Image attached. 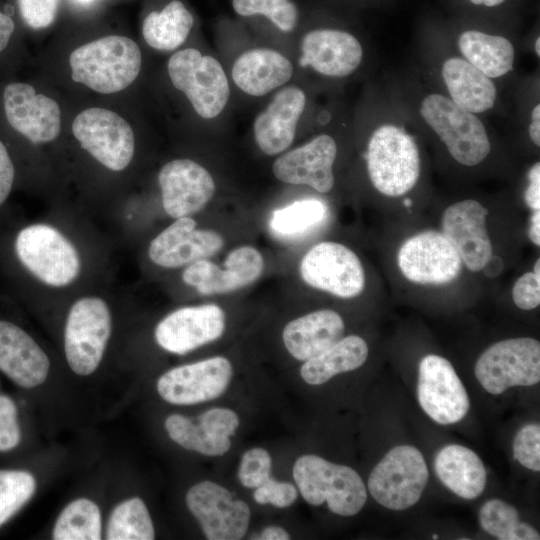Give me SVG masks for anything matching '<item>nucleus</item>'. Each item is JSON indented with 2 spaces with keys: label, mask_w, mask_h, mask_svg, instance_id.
I'll return each instance as SVG.
<instances>
[{
  "label": "nucleus",
  "mask_w": 540,
  "mask_h": 540,
  "mask_svg": "<svg viewBox=\"0 0 540 540\" xmlns=\"http://www.w3.org/2000/svg\"><path fill=\"white\" fill-rule=\"evenodd\" d=\"M69 65L75 82L98 93L112 94L124 90L136 80L142 56L132 39L110 35L73 50Z\"/></svg>",
  "instance_id": "f257e3e1"
},
{
  "label": "nucleus",
  "mask_w": 540,
  "mask_h": 540,
  "mask_svg": "<svg viewBox=\"0 0 540 540\" xmlns=\"http://www.w3.org/2000/svg\"><path fill=\"white\" fill-rule=\"evenodd\" d=\"M10 250L20 268L52 287L71 284L81 271V259L75 246L48 224L33 223L18 229Z\"/></svg>",
  "instance_id": "f03ea898"
},
{
  "label": "nucleus",
  "mask_w": 540,
  "mask_h": 540,
  "mask_svg": "<svg viewBox=\"0 0 540 540\" xmlns=\"http://www.w3.org/2000/svg\"><path fill=\"white\" fill-rule=\"evenodd\" d=\"M293 478L307 503L319 506L327 502L328 508L341 516L357 514L367 500L365 484L354 469L316 455L299 457Z\"/></svg>",
  "instance_id": "7ed1b4c3"
},
{
  "label": "nucleus",
  "mask_w": 540,
  "mask_h": 540,
  "mask_svg": "<svg viewBox=\"0 0 540 540\" xmlns=\"http://www.w3.org/2000/svg\"><path fill=\"white\" fill-rule=\"evenodd\" d=\"M366 161L371 183L386 196L404 195L418 181V148L401 127L386 124L377 128L368 142Z\"/></svg>",
  "instance_id": "20e7f679"
},
{
  "label": "nucleus",
  "mask_w": 540,
  "mask_h": 540,
  "mask_svg": "<svg viewBox=\"0 0 540 540\" xmlns=\"http://www.w3.org/2000/svg\"><path fill=\"white\" fill-rule=\"evenodd\" d=\"M112 331L107 303L97 296L76 300L69 309L64 328V351L70 369L79 376L96 371Z\"/></svg>",
  "instance_id": "39448f33"
},
{
  "label": "nucleus",
  "mask_w": 540,
  "mask_h": 540,
  "mask_svg": "<svg viewBox=\"0 0 540 540\" xmlns=\"http://www.w3.org/2000/svg\"><path fill=\"white\" fill-rule=\"evenodd\" d=\"M426 123L446 145L450 155L460 164L475 166L489 154L491 145L480 119L458 107L450 98L433 93L420 106Z\"/></svg>",
  "instance_id": "423d86ee"
},
{
  "label": "nucleus",
  "mask_w": 540,
  "mask_h": 540,
  "mask_svg": "<svg viewBox=\"0 0 540 540\" xmlns=\"http://www.w3.org/2000/svg\"><path fill=\"white\" fill-rule=\"evenodd\" d=\"M167 70L173 86L183 92L195 112L204 119L218 116L225 108L229 83L217 59L194 48L175 52Z\"/></svg>",
  "instance_id": "0eeeda50"
},
{
  "label": "nucleus",
  "mask_w": 540,
  "mask_h": 540,
  "mask_svg": "<svg viewBox=\"0 0 540 540\" xmlns=\"http://www.w3.org/2000/svg\"><path fill=\"white\" fill-rule=\"evenodd\" d=\"M428 477L422 453L416 447L400 445L392 448L372 470L368 490L382 506L405 510L419 501Z\"/></svg>",
  "instance_id": "6e6552de"
},
{
  "label": "nucleus",
  "mask_w": 540,
  "mask_h": 540,
  "mask_svg": "<svg viewBox=\"0 0 540 540\" xmlns=\"http://www.w3.org/2000/svg\"><path fill=\"white\" fill-rule=\"evenodd\" d=\"M475 376L490 394L540 381V343L521 337L499 341L486 349L475 365Z\"/></svg>",
  "instance_id": "1a4fd4ad"
},
{
  "label": "nucleus",
  "mask_w": 540,
  "mask_h": 540,
  "mask_svg": "<svg viewBox=\"0 0 540 540\" xmlns=\"http://www.w3.org/2000/svg\"><path fill=\"white\" fill-rule=\"evenodd\" d=\"M0 110L7 127L32 144L49 143L60 133L59 105L29 83L6 82L0 89Z\"/></svg>",
  "instance_id": "9d476101"
},
{
  "label": "nucleus",
  "mask_w": 540,
  "mask_h": 540,
  "mask_svg": "<svg viewBox=\"0 0 540 540\" xmlns=\"http://www.w3.org/2000/svg\"><path fill=\"white\" fill-rule=\"evenodd\" d=\"M72 133L82 148L107 169L122 171L133 159V129L112 110L92 107L81 111L72 122Z\"/></svg>",
  "instance_id": "9b49d317"
},
{
  "label": "nucleus",
  "mask_w": 540,
  "mask_h": 540,
  "mask_svg": "<svg viewBox=\"0 0 540 540\" xmlns=\"http://www.w3.org/2000/svg\"><path fill=\"white\" fill-rule=\"evenodd\" d=\"M299 273L312 288L339 298H353L365 287V273L357 255L343 244L324 241L301 259Z\"/></svg>",
  "instance_id": "f8f14e48"
},
{
  "label": "nucleus",
  "mask_w": 540,
  "mask_h": 540,
  "mask_svg": "<svg viewBox=\"0 0 540 540\" xmlns=\"http://www.w3.org/2000/svg\"><path fill=\"white\" fill-rule=\"evenodd\" d=\"M186 504L209 540L242 539L250 522V508L235 500L223 486L204 480L186 494Z\"/></svg>",
  "instance_id": "ddd939ff"
},
{
  "label": "nucleus",
  "mask_w": 540,
  "mask_h": 540,
  "mask_svg": "<svg viewBox=\"0 0 540 540\" xmlns=\"http://www.w3.org/2000/svg\"><path fill=\"white\" fill-rule=\"evenodd\" d=\"M417 397L423 411L442 425L461 421L470 407L467 392L451 363L434 354L420 361Z\"/></svg>",
  "instance_id": "4468645a"
},
{
  "label": "nucleus",
  "mask_w": 540,
  "mask_h": 540,
  "mask_svg": "<svg viewBox=\"0 0 540 540\" xmlns=\"http://www.w3.org/2000/svg\"><path fill=\"white\" fill-rule=\"evenodd\" d=\"M233 374L230 361L222 356L172 368L156 384L160 397L175 405H193L221 396Z\"/></svg>",
  "instance_id": "2eb2a0df"
},
{
  "label": "nucleus",
  "mask_w": 540,
  "mask_h": 540,
  "mask_svg": "<svg viewBox=\"0 0 540 540\" xmlns=\"http://www.w3.org/2000/svg\"><path fill=\"white\" fill-rule=\"evenodd\" d=\"M398 266L411 282L446 284L461 270V258L449 240L437 231L421 232L406 240L398 251Z\"/></svg>",
  "instance_id": "dca6fc26"
},
{
  "label": "nucleus",
  "mask_w": 540,
  "mask_h": 540,
  "mask_svg": "<svg viewBox=\"0 0 540 540\" xmlns=\"http://www.w3.org/2000/svg\"><path fill=\"white\" fill-rule=\"evenodd\" d=\"M225 326L226 316L220 306H186L165 316L157 324L154 337L164 350L184 355L220 338Z\"/></svg>",
  "instance_id": "f3484780"
},
{
  "label": "nucleus",
  "mask_w": 540,
  "mask_h": 540,
  "mask_svg": "<svg viewBox=\"0 0 540 540\" xmlns=\"http://www.w3.org/2000/svg\"><path fill=\"white\" fill-rule=\"evenodd\" d=\"M263 269L264 258L260 251L244 245L228 253L224 267L208 259L188 264L182 280L202 295L225 294L252 284L261 276Z\"/></svg>",
  "instance_id": "a211bd4d"
},
{
  "label": "nucleus",
  "mask_w": 540,
  "mask_h": 540,
  "mask_svg": "<svg viewBox=\"0 0 540 540\" xmlns=\"http://www.w3.org/2000/svg\"><path fill=\"white\" fill-rule=\"evenodd\" d=\"M158 184L163 208L174 219L201 211L216 189L209 171L188 158L164 164L158 174Z\"/></svg>",
  "instance_id": "6ab92c4d"
},
{
  "label": "nucleus",
  "mask_w": 540,
  "mask_h": 540,
  "mask_svg": "<svg viewBox=\"0 0 540 540\" xmlns=\"http://www.w3.org/2000/svg\"><path fill=\"white\" fill-rule=\"evenodd\" d=\"M196 227L190 216L175 219L150 242V260L159 267L178 268L207 259L223 248L225 241L220 233Z\"/></svg>",
  "instance_id": "aec40b11"
},
{
  "label": "nucleus",
  "mask_w": 540,
  "mask_h": 540,
  "mask_svg": "<svg viewBox=\"0 0 540 540\" xmlns=\"http://www.w3.org/2000/svg\"><path fill=\"white\" fill-rule=\"evenodd\" d=\"M336 155L335 140L321 134L279 156L273 163L272 172L283 183L307 185L320 193H328L334 186Z\"/></svg>",
  "instance_id": "412c9836"
},
{
  "label": "nucleus",
  "mask_w": 540,
  "mask_h": 540,
  "mask_svg": "<svg viewBox=\"0 0 540 540\" xmlns=\"http://www.w3.org/2000/svg\"><path fill=\"white\" fill-rule=\"evenodd\" d=\"M487 215L488 210L481 203L467 199L449 206L442 217V234L473 272L481 271L492 255Z\"/></svg>",
  "instance_id": "4be33fe9"
},
{
  "label": "nucleus",
  "mask_w": 540,
  "mask_h": 540,
  "mask_svg": "<svg viewBox=\"0 0 540 540\" xmlns=\"http://www.w3.org/2000/svg\"><path fill=\"white\" fill-rule=\"evenodd\" d=\"M299 65L330 77H345L360 65L363 50L352 34L335 29H316L304 35Z\"/></svg>",
  "instance_id": "5701e85b"
},
{
  "label": "nucleus",
  "mask_w": 540,
  "mask_h": 540,
  "mask_svg": "<svg viewBox=\"0 0 540 540\" xmlns=\"http://www.w3.org/2000/svg\"><path fill=\"white\" fill-rule=\"evenodd\" d=\"M305 104L304 91L291 85L279 90L267 108L258 114L253 123V135L264 154H279L292 144Z\"/></svg>",
  "instance_id": "b1692460"
},
{
  "label": "nucleus",
  "mask_w": 540,
  "mask_h": 540,
  "mask_svg": "<svg viewBox=\"0 0 540 540\" xmlns=\"http://www.w3.org/2000/svg\"><path fill=\"white\" fill-rule=\"evenodd\" d=\"M344 330V321L336 311L322 309L288 322L283 329L282 339L294 358L306 361L342 338Z\"/></svg>",
  "instance_id": "393cba45"
},
{
  "label": "nucleus",
  "mask_w": 540,
  "mask_h": 540,
  "mask_svg": "<svg viewBox=\"0 0 540 540\" xmlns=\"http://www.w3.org/2000/svg\"><path fill=\"white\" fill-rule=\"evenodd\" d=\"M293 65L280 52L255 48L242 53L234 62L232 79L235 85L251 96H263L287 83Z\"/></svg>",
  "instance_id": "a878e982"
},
{
  "label": "nucleus",
  "mask_w": 540,
  "mask_h": 540,
  "mask_svg": "<svg viewBox=\"0 0 540 540\" xmlns=\"http://www.w3.org/2000/svg\"><path fill=\"white\" fill-rule=\"evenodd\" d=\"M441 74L450 99L458 107L477 114L494 106L497 95L494 83L467 60L448 58L443 63Z\"/></svg>",
  "instance_id": "bb28decb"
},
{
  "label": "nucleus",
  "mask_w": 540,
  "mask_h": 540,
  "mask_svg": "<svg viewBox=\"0 0 540 540\" xmlns=\"http://www.w3.org/2000/svg\"><path fill=\"white\" fill-rule=\"evenodd\" d=\"M434 468L439 480L461 498L475 499L485 489V466L467 447L457 444L443 447L435 457Z\"/></svg>",
  "instance_id": "cd10ccee"
},
{
  "label": "nucleus",
  "mask_w": 540,
  "mask_h": 540,
  "mask_svg": "<svg viewBox=\"0 0 540 540\" xmlns=\"http://www.w3.org/2000/svg\"><path fill=\"white\" fill-rule=\"evenodd\" d=\"M368 357V346L363 338L350 335L340 338L317 356L304 361L300 374L311 385H320L333 376L361 367Z\"/></svg>",
  "instance_id": "c85d7f7f"
},
{
  "label": "nucleus",
  "mask_w": 540,
  "mask_h": 540,
  "mask_svg": "<svg viewBox=\"0 0 540 540\" xmlns=\"http://www.w3.org/2000/svg\"><path fill=\"white\" fill-rule=\"evenodd\" d=\"M465 60L489 78H498L513 68L515 51L505 37L476 30L463 32L458 39Z\"/></svg>",
  "instance_id": "c756f323"
},
{
  "label": "nucleus",
  "mask_w": 540,
  "mask_h": 540,
  "mask_svg": "<svg viewBox=\"0 0 540 540\" xmlns=\"http://www.w3.org/2000/svg\"><path fill=\"white\" fill-rule=\"evenodd\" d=\"M193 17L179 0L168 3L160 12L149 13L143 21L142 35L153 49L171 51L187 39Z\"/></svg>",
  "instance_id": "7c9ffc66"
},
{
  "label": "nucleus",
  "mask_w": 540,
  "mask_h": 540,
  "mask_svg": "<svg viewBox=\"0 0 540 540\" xmlns=\"http://www.w3.org/2000/svg\"><path fill=\"white\" fill-rule=\"evenodd\" d=\"M52 538L55 540H99L102 516L98 505L88 498H77L58 515Z\"/></svg>",
  "instance_id": "2f4dec72"
},
{
  "label": "nucleus",
  "mask_w": 540,
  "mask_h": 540,
  "mask_svg": "<svg viewBox=\"0 0 540 540\" xmlns=\"http://www.w3.org/2000/svg\"><path fill=\"white\" fill-rule=\"evenodd\" d=\"M105 536L108 540L154 539V525L144 501L132 497L116 505L109 516Z\"/></svg>",
  "instance_id": "473e14b6"
},
{
  "label": "nucleus",
  "mask_w": 540,
  "mask_h": 540,
  "mask_svg": "<svg viewBox=\"0 0 540 540\" xmlns=\"http://www.w3.org/2000/svg\"><path fill=\"white\" fill-rule=\"evenodd\" d=\"M481 528L500 540H539V533L529 524L521 522L518 511L510 504L491 499L479 510Z\"/></svg>",
  "instance_id": "72a5a7b5"
},
{
  "label": "nucleus",
  "mask_w": 540,
  "mask_h": 540,
  "mask_svg": "<svg viewBox=\"0 0 540 540\" xmlns=\"http://www.w3.org/2000/svg\"><path fill=\"white\" fill-rule=\"evenodd\" d=\"M326 205L317 199L295 201L273 212L270 218L271 230L280 236L302 235L324 221Z\"/></svg>",
  "instance_id": "f704fd0d"
},
{
  "label": "nucleus",
  "mask_w": 540,
  "mask_h": 540,
  "mask_svg": "<svg viewBox=\"0 0 540 540\" xmlns=\"http://www.w3.org/2000/svg\"><path fill=\"white\" fill-rule=\"evenodd\" d=\"M164 426L170 439L186 450L218 456L225 454L231 446L230 438L211 436L198 423L180 414L169 415Z\"/></svg>",
  "instance_id": "c9c22d12"
},
{
  "label": "nucleus",
  "mask_w": 540,
  "mask_h": 540,
  "mask_svg": "<svg viewBox=\"0 0 540 540\" xmlns=\"http://www.w3.org/2000/svg\"><path fill=\"white\" fill-rule=\"evenodd\" d=\"M36 489L37 480L29 470L0 469V528L32 499Z\"/></svg>",
  "instance_id": "e433bc0d"
},
{
  "label": "nucleus",
  "mask_w": 540,
  "mask_h": 540,
  "mask_svg": "<svg viewBox=\"0 0 540 540\" xmlns=\"http://www.w3.org/2000/svg\"><path fill=\"white\" fill-rule=\"evenodd\" d=\"M232 5L241 16H266L283 32L292 31L297 24L298 11L290 0H233Z\"/></svg>",
  "instance_id": "4c0bfd02"
},
{
  "label": "nucleus",
  "mask_w": 540,
  "mask_h": 540,
  "mask_svg": "<svg viewBox=\"0 0 540 540\" xmlns=\"http://www.w3.org/2000/svg\"><path fill=\"white\" fill-rule=\"evenodd\" d=\"M23 427L17 401L0 393V455L16 451L22 444Z\"/></svg>",
  "instance_id": "58836bf2"
},
{
  "label": "nucleus",
  "mask_w": 540,
  "mask_h": 540,
  "mask_svg": "<svg viewBox=\"0 0 540 540\" xmlns=\"http://www.w3.org/2000/svg\"><path fill=\"white\" fill-rule=\"evenodd\" d=\"M272 459L263 448L247 450L240 462L238 478L246 488H257L270 478Z\"/></svg>",
  "instance_id": "ea45409f"
},
{
  "label": "nucleus",
  "mask_w": 540,
  "mask_h": 540,
  "mask_svg": "<svg viewBox=\"0 0 540 540\" xmlns=\"http://www.w3.org/2000/svg\"><path fill=\"white\" fill-rule=\"evenodd\" d=\"M513 457L522 466L532 470H540V426L531 423L524 425L513 441Z\"/></svg>",
  "instance_id": "a19ab883"
},
{
  "label": "nucleus",
  "mask_w": 540,
  "mask_h": 540,
  "mask_svg": "<svg viewBox=\"0 0 540 540\" xmlns=\"http://www.w3.org/2000/svg\"><path fill=\"white\" fill-rule=\"evenodd\" d=\"M17 13L25 26L41 30L54 21L59 0H15Z\"/></svg>",
  "instance_id": "79ce46f5"
},
{
  "label": "nucleus",
  "mask_w": 540,
  "mask_h": 540,
  "mask_svg": "<svg viewBox=\"0 0 540 540\" xmlns=\"http://www.w3.org/2000/svg\"><path fill=\"white\" fill-rule=\"evenodd\" d=\"M198 424L211 436L230 438L239 426L238 415L227 408H213L202 413Z\"/></svg>",
  "instance_id": "37998d69"
},
{
  "label": "nucleus",
  "mask_w": 540,
  "mask_h": 540,
  "mask_svg": "<svg viewBox=\"0 0 540 540\" xmlns=\"http://www.w3.org/2000/svg\"><path fill=\"white\" fill-rule=\"evenodd\" d=\"M298 492L294 485L288 482H278L267 479L254 491L253 498L259 504H272L279 508L288 507L297 499Z\"/></svg>",
  "instance_id": "c03bdc74"
},
{
  "label": "nucleus",
  "mask_w": 540,
  "mask_h": 540,
  "mask_svg": "<svg viewBox=\"0 0 540 540\" xmlns=\"http://www.w3.org/2000/svg\"><path fill=\"white\" fill-rule=\"evenodd\" d=\"M515 305L531 310L540 304V273L527 272L517 279L512 289Z\"/></svg>",
  "instance_id": "a18cd8bd"
},
{
  "label": "nucleus",
  "mask_w": 540,
  "mask_h": 540,
  "mask_svg": "<svg viewBox=\"0 0 540 540\" xmlns=\"http://www.w3.org/2000/svg\"><path fill=\"white\" fill-rule=\"evenodd\" d=\"M16 175L13 153L5 139L0 137V208L4 206L12 193Z\"/></svg>",
  "instance_id": "49530a36"
},
{
  "label": "nucleus",
  "mask_w": 540,
  "mask_h": 540,
  "mask_svg": "<svg viewBox=\"0 0 540 540\" xmlns=\"http://www.w3.org/2000/svg\"><path fill=\"white\" fill-rule=\"evenodd\" d=\"M16 22L11 14L0 9V58H4L14 48Z\"/></svg>",
  "instance_id": "de8ad7c7"
},
{
  "label": "nucleus",
  "mask_w": 540,
  "mask_h": 540,
  "mask_svg": "<svg viewBox=\"0 0 540 540\" xmlns=\"http://www.w3.org/2000/svg\"><path fill=\"white\" fill-rule=\"evenodd\" d=\"M529 185L525 192L526 204L533 210H540V165L532 166L528 174Z\"/></svg>",
  "instance_id": "09e8293b"
},
{
  "label": "nucleus",
  "mask_w": 540,
  "mask_h": 540,
  "mask_svg": "<svg viewBox=\"0 0 540 540\" xmlns=\"http://www.w3.org/2000/svg\"><path fill=\"white\" fill-rule=\"evenodd\" d=\"M504 261L498 255H491L481 271L488 278H495L503 271Z\"/></svg>",
  "instance_id": "8fccbe9b"
},
{
  "label": "nucleus",
  "mask_w": 540,
  "mask_h": 540,
  "mask_svg": "<svg viewBox=\"0 0 540 540\" xmlns=\"http://www.w3.org/2000/svg\"><path fill=\"white\" fill-rule=\"evenodd\" d=\"M529 136L532 142L540 145V105L537 104L531 113V124L529 126Z\"/></svg>",
  "instance_id": "3c124183"
},
{
  "label": "nucleus",
  "mask_w": 540,
  "mask_h": 540,
  "mask_svg": "<svg viewBox=\"0 0 540 540\" xmlns=\"http://www.w3.org/2000/svg\"><path fill=\"white\" fill-rule=\"evenodd\" d=\"M262 540H288L290 539L289 533L279 526L266 527L257 537Z\"/></svg>",
  "instance_id": "603ef678"
},
{
  "label": "nucleus",
  "mask_w": 540,
  "mask_h": 540,
  "mask_svg": "<svg viewBox=\"0 0 540 540\" xmlns=\"http://www.w3.org/2000/svg\"><path fill=\"white\" fill-rule=\"evenodd\" d=\"M529 239L535 245H540V211L535 210L530 217V224L528 228Z\"/></svg>",
  "instance_id": "864d4df0"
},
{
  "label": "nucleus",
  "mask_w": 540,
  "mask_h": 540,
  "mask_svg": "<svg viewBox=\"0 0 540 540\" xmlns=\"http://www.w3.org/2000/svg\"><path fill=\"white\" fill-rule=\"evenodd\" d=\"M472 3L476 5H485L487 7H493L501 4L505 0H470Z\"/></svg>",
  "instance_id": "5fc2aeb1"
},
{
  "label": "nucleus",
  "mask_w": 540,
  "mask_h": 540,
  "mask_svg": "<svg viewBox=\"0 0 540 540\" xmlns=\"http://www.w3.org/2000/svg\"><path fill=\"white\" fill-rule=\"evenodd\" d=\"M535 52H536L537 56L540 55V37H537V39L535 41Z\"/></svg>",
  "instance_id": "6e6d98bb"
},
{
  "label": "nucleus",
  "mask_w": 540,
  "mask_h": 540,
  "mask_svg": "<svg viewBox=\"0 0 540 540\" xmlns=\"http://www.w3.org/2000/svg\"><path fill=\"white\" fill-rule=\"evenodd\" d=\"M432 539H435V540L438 539V535H437V534H433V535H432Z\"/></svg>",
  "instance_id": "4d7b16f0"
},
{
  "label": "nucleus",
  "mask_w": 540,
  "mask_h": 540,
  "mask_svg": "<svg viewBox=\"0 0 540 540\" xmlns=\"http://www.w3.org/2000/svg\"><path fill=\"white\" fill-rule=\"evenodd\" d=\"M78 1H80V2H90L92 0H78Z\"/></svg>",
  "instance_id": "13d9d810"
}]
</instances>
